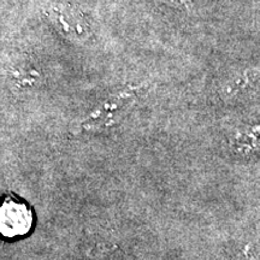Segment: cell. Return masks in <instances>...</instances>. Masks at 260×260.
<instances>
[{
	"label": "cell",
	"mask_w": 260,
	"mask_h": 260,
	"mask_svg": "<svg viewBox=\"0 0 260 260\" xmlns=\"http://www.w3.org/2000/svg\"><path fill=\"white\" fill-rule=\"evenodd\" d=\"M50 23L61 37L82 44L89 38L90 28L79 9L67 3H51L42 10Z\"/></svg>",
	"instance_id": "6da1fadb"
},
{
	"label": "cell",
	"mask_w": 260,
	"mask_h": 260,
	"mask_svg": "<svg viewBox=\"0 0 260 260\" xmlns=\"http://www.w3.org/2000/svg\"><path fill=\"white\" fill-rule=\"evenodd\" d=\"M32 225V216L28 206L21 201L6 198L3 201L0 213L2 234L6 237L21 236L27 234Z\"/></svg>",
	"instance_id": "7a4b0ae2"
},
{
	"label": "cell",
	"mask_w": 260,
	"mask_h": 260,
	"mask_svg": "<svg viewBox=\"0 0 260 260\" xmlns=\"http://www.w3.org/2000/svg\"><path fill=\"white\" fill-rule=\"evenodd\" d=\"M9 77L12 81V84L17 88L25 89L28 87H34L40 80L41 75L38 70L31 68L30 64L27 63H17L12 64L10 69Z\"/></svg>",
	"instance_id": "3957f363"
},
{
	"label": "cell",
	"mask_w": 260,
	"mask_h": 260,
	"mask_svg": "<svg viewBox=\"0 0 260 260\" xmlns=\"http://www.w3.org/2000/svg\"><path fill=\"white\" fill-rule=\"evenodd\" d=\"M165 4L171 6V8L184 10L186 12L191 11L193 9V2L191 0H161Z\"/></svg>",
	"instance_id": "277c9868"
}]
</instances>
